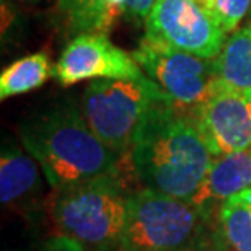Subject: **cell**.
I'll return each mask as SVG.
<instances>
[{
  "label": "cell",
  "mask_w": 251,
  "mask_h": 251,
  "mask_svg": "<svg viewBox=\"0 0 251 251\" xmlns=\"http://www.w3.org/2000/svg\"><path fill=\"white\" fill-rule=\"evenodd\" d=\"M57 8L74 33H103L111 26L106 18V0H57Z\"/></svg>",
  "instance_id": "cell-15"
},
{
  "label": "cell",
  "mask_w": 251,
  "mask_h": 251,
  "mask_svg": "<svg viewBox=\"0 0 251 251\" xmlns=\"http://www.w3.org/2000/svg\"><path fill=\"white\" fill-rule=\"evenodd\" d=\"M54 75V67L46 52H36L18 59L3 69L0 75V98L2 101L33 92Z\"/></svg>",
  "instance_id": "cell-14"
},
{
  "label": "cell",
  "mask_w": 251,
  "mask_h": 251,
  "mask_svg": "<svg viewBox=\"0 0 251 251\" xmlns=\"http://www.w3.org/2000/svg\"><path fill=\"white\" fill-rule=\"evenodd\" d=\"M251 188V147L215 157L202 184L189 201L207 219L224 201Z\"/></svg>",
  "instance_id": "cell-10"
},
{
  "label": "cell",
  "mask_w": 251,
  "mask_h": 251,
  "mask_svg": "<svg viewBox=\"0 0 251 251\" xmlns=\"http://www.w3.org/2000/svg\"><path fill=\"white\" fill-rule=\"evenodd\" d=\"M126 2L127 0H106V18L109 26H113L114 22L124 15Z\"/></svg>",
  "instance_id": "cell-20"
},
{
  "label": "cell",
  "mask_w": 251,
  "mask_h": 251,
  "mask_svg": "<svg viewBox=\"0 0 251 251\" xmlns=\"http://www.w3.org/2000/svg\"><path fill=\"white\" fill-rule=\"evenodd\" d=\"M18 134L52 189L121 176V155L93 132L74 100H61L29 114L18 126Z\"/></svg>",
  "instance_id": "cell-2"
},
{
  "label": "cell",
  "mask_w": 251,
  "mask_h": 251,
  "mask_svg": "<svg viewBox=\"0 0 251 251\" xmlns=\"http://www.w3.org/2000/svg\"><path fill=\"white\" fill-rule=\"evenodd\" d=\"M184 251H230L225 245L222 235L219 230H214L210 233H199V237L194 240Z\"/></svg>",
  "instance_id": "cell-17"
},
{
  "label": "cell",
  "mask_w": 251,
  "mask_h": 251,
  "mask_svg": "<svg viewBox=\"0 0 251 251\" xmlns=\"http://www.w3.org/2000/svg\"><path fill=\"white\" fill-rule=\"evenodd\" d=\"M212 64L220 82L251 90V23L230 34Z\"/></svg>",
  "instance_id": "cell-12"
},
{
  "label": "cell",
  "mask_w": 251,
  "mask_h": 251,
  "mask_svg": "<svg viewBox=\"0 0 251 251\" xmlns=\"http://www.w3.org/2000/svg\"><path fill=\"white\" fill-rule=\"evenodd\" d=\"M85 247L74 238L64 237V235H54L46 238L34 251H83Z\"/></svg>",
  "instance_id": "cell-18"
},
{
  "label": "cell",
  "mask_w": 251,
  "mask_h": 251,
  "mask_svg": "<svg viewBox=\"0 0 251 251\" xmlns=\"http://www.w3.org/2000/svg\"><path fill=\"white\" fill-rule=\"evenodd\" d=\"M168 97L147 75L92 80L82 97V113L92 130L123 157L145 116Z\"/></svg>",
  "instance_id": "cell-4"
},
{
  "label": "cell",
  "mask_w": 251,
  "mask_h": 251,
  "mask_svg": "<svg viewBox=\"0 0 251 251\" xmlns=\"http://www.w3.org/2000/svg\"><path fill=\"white\" fill-rule=\"evenodd\" d=\"M23 2H38V0H23Z\"/></svg>",
  "instance_id": "cell-21"
},
{
  "label": "cell",
  "mask_w": 251,
  "mask_h": 251,
  "mask_svg": "<svg viewBox=\"0 0 251 251\" xmlns=\"http://www.w3.org/2000/svg\"><path fill=\"white\" fill-rule=\"evenodd\" d=\"M132 56L142 72L184 113L202 103L217 80L212 59L198 57L147 36Z\"/></svg>",
  "instance_id": "cell-6"
},
{
  "label": "cell",
  "mask_w": 251,
  "mask_h": 251,
  "mask_svg": "<svg viewBox=\"0 0 251 251\" xmlns=\"http://www.w3.org/2000/svg\"><path fill=\"white\" fill-rule=\"evenodd\" d=\"M225 33L198 0H157L145 20V36L202 59L219 56Z\"/></svg>",
  "instance_id": "cell-7"
},
{
  "label": "cell",
  "mask_w": 251,
  "mask_h": 251,
  "mask_svg": "<svg viewBox=\"0 0 251 251\" xmlns=\"http://www.w3.org/2000/svg\"><path fill=\"white\" fill-rule=\"evenodd\" d=\"M217 222L230 251H251V188L220 204Z\"/></svg>",
  "instance_id": "cell-13"
},
{
  "label": "cell",
  "mask_w": 251,
  "mask_h": 251,
  "mask_svg": "<svg viewBox=\"0 0 251 251\" xmlns=\"http://www.w3.org/2000/svg\"><path fill=\"white\" fill-rule=\"evenodd\" d=\"M123 184L121 176H108L52 189L46 209L56 235L100 251L118 248L127 220Z\"/></svg>",
  "instance_id": "cell-3"
},
{
  "label": "cell",
  "mask_w": 251,
  "mask_h": 251,
  "mask_svg": "<svg viewBox=\"0 0 251 251\" xmlns=\"http://www.w3.org/2000/svg\"><path fill=\"white\" fill-rule=\"evenodd\" d=\"M155 3H157V0H127L123 17L130 20V22L147 20L149 13L152 12Z\"/></svg>",
  "instance_id": "cell-19"
},
{
  "label": "cell",
  "mask_w": 251,
  "mask_h": 251,
  "mask_svg": "<svg viewBox=\"0 0 251 251\" xmlns=\"http://www.w3.org/2000/svg\"><path fill=\"white\" fill-rule=\"evenodd\" d=\"M225 33L235 31L251 8V0H198Z\"/></svg>",
  "instance_id": "cell-16"
},
{
  "label": "cell",
  "mask_w": 251,
  "mask_h": 251,
  "mask_svg": "<svg viewBox=\"0 0 251 251\" xmlns=\"http://www.w3.org/2000/svg\"><path fill=\"white\" fill-rule=\"evenodd\" d=\"M186 114L214 157L251 147V90L217 78L209 97Z\"/></svg>",
  "instance_id": "cell-8"
},
{
  "label": "cell",
  "mask_w": 251,
  "mask_h": 251,
  "mask_svg": "<svg viewBox=\"0 0 251 251\" xmlns=\"http://www.w3.org/2000/svg\"><path fill=\"white\" fill-rule=\"evenodd\" d=\"M38 162L12 140H5L0 153V201L12 205L39 188Z\"/></svg>",
  "instance_id": "cell-11"
},
{
  "label": "cell",
  "mask_w": 251,
  "mask_h": 251,
  "mask_svg": "<svg viewBox=\"0 0 251 251\" xmlns=\"http://www.w3.org/2000/svg\"><path fill=\"white\" fill-rule=\"evenodd\" d=\"M142 69L124 49L114 46L103 33H82L70 41L54 65V78L62 87L100 78H127Z\"/></svg>",
  "instance_id": "cell-9"
},
{
  "label": "cell",
  "mask_w": 251,
  "mask_h": 251,
  "mask_svg": "<svg viewBox=\"0 0 251 251\" xmlns=\"http://www.w3.org/2000/svg\"><path fill=\"white\" fill-rule=\"evenodd\" d=\"M126 155L140 188L186 201L215 158L188 114L170 98L150 109Z\"/></svg>",
  "instance_id": "cell-1"
},
{
  "label": "cell",
  "mask_w": 251,
  "mask_h": 251,
  "mask_svg": "<svg viewBox=\"0 0 251 251\" xmlns=\"http://www.w3.org/2000/svg\"><path fill=\"white\" fill-rule=\"evenodd\" d=\"M204 215L186 199L140 188L127 194L119 251H184L202 232Z\"/></svg>",
  "instance_id": "cell-5"
}]
</instances>
